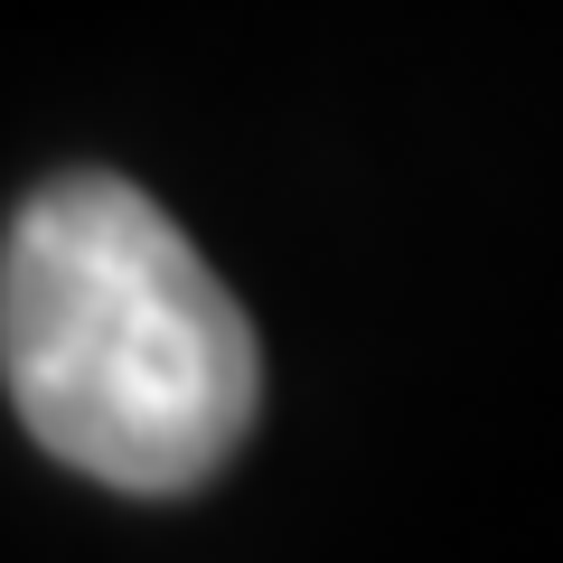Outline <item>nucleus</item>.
I'll return each instance as SVG.
<instances>
[{
	"instance_id": "1",
	"label": "nucleus",
	"mask_w": 563,
	"mask_h": 563,
	"mask_svg": "<svg viewBox=\"0 0 563 563\" xmlns=\"http://www.w3.org/2000/svg\"><path fill=\"white\" fill-rule=\"evenodd\" d=\"M0 376L66 470L179 498L254 422V329L132 179H47L0 235Z\"/></svg>"
}]
</instances>
